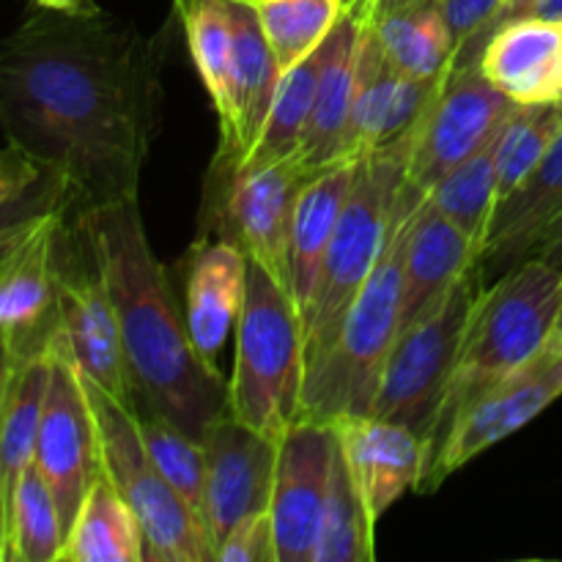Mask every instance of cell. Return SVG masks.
Masks as SVG:
<instances>
[{
	"instance_id": "cell-1",
	"label": "cell",
	"mask_w": 562,
	"mask_h": 562,
	"mask_svg": "<svg viewBox=\"0 0 562 562\" xmlns=\"http://www.w3.org/2000/svg\"><path fill=\"white\" fill-rule=\"evenodd\" d=\"M165 44L97 3H31L0 36V132L69 184L71 212L137 198L162 124Z\"/></svg>"
},
{
	"instance_id": "cell-2",
	"label": "cell",
	"mask_w": 562,
	"mask_h": 562,
	"mask_svg": "<svg viewBox=\"0 0 562 562\" xmlns=\"http://www.w3.org/2000/svg\"><path fill=\"white\" fill-rule=\"evenodd\" d=\"M113 294L132 409H151L201 439L228 412V379L192 344L168 272L154 256L137 198L77 209Z\"/></svg>"
},
{
	"instance_id": "cell-3",
	"label": "cell",
	"mask_w": 562,
	"mask_h": 562,
	"mask_svg": "<svg viewBox=\"0 0 562 562\" xmlns=\"http://www.w3.org/2000/svg\"><path fill=\"white\" fill-rule=\"evenodd\" d=\"M423 198L426 195L404 181L376 267L346 313L329 355L305 379L300 420L335 423L338 417L371 415L384 362L401 329L404 247L412 214Z\"/></svg>"
},
{
	"instance_id": "cell-4",
	"label": "cell",
	"mask_w": 562,
	"mask_h": 562,
	"mask_svg": "<svg viewBox=\"0 0 562 562\" xmlns=\"http://www.w3.org/2000/svg\"><path fill=\"white\" fill-rule=\"evenodd\" d=\"M560 311L562 269L538 256L525 258L481 291L434 426V453L456 417L483 390L530 360L547 344L549 335L558 329Z\"/></svg>"
},
{
	"instance_id": "cell-5",
	"label": "cell",
	"mask_w": 562,
	"mask_h": 562,
	"mask_svg": "<svg viewBox=\"0 0 562 562\" xmlns=\"http://www.w3.org/2000/svg\"><path fill=\"white\" fill-rule=\"evenodd\" d=\"M415 124L395 140L362 154L357 162L349 201H346L338 228L329 241L327 256H324L311 305L302 313L305 379L329 355L346 313L351 311L357 294L371 278L373 267L382 256L390 223H393L395 201L406 181Z\"/></svg>"
},
{
	"instance_id": "cell-6",
	"label": "cell",
	"mask_w": 562,
	"mask_h": 562,
	"mask_svg": "<svg viewBox=\"0 0 562 562\" xmlns=\"http://www.w3.org/2000/svg\"><path fill=\"white\" fill-rule=\"evenodd\" d=\"M305 335L289 291L258 263H247V291L236 322L228 412L278 442L302 417Z\"/></svg>"
},
{
	"instance_id": "cell-7",
	"label": "cell",
	"mask_w": 562,
	"mask_h": 562,
	"mask_svg": "<svg viewBox=\"0 0 562 562\" xmlns=\"http://www.w3.org/2000/svg\"><path fill=\"white\" fill-rule=\"evenodd\" d=\"M93 409L104 475L137 516L146 562H214L201 519L162 477L137 431L132 406L82 376Z\"/></svg>"
},
{
	"instance_id": "cell-8",
	"label": "cell",
	"mask_w": 562,
	"mask_h": 562,
	"mask_svg": "<svg viewBox=\"0 0 562 562\" xmlns=\"http://www.w3.org/2000/svg\"><path fill=\"white\" fill-rule=\"evenodd\" d=\"M483 289L486 280L481 269L472 267L437 305L401 327L384 362L371 415L412 428L434 448V426L442 409L445 390L467 322Z\"/></svg>"
},
{
	"instance_id": "cell-9",
	"label": "cell",
	"mask_w": 562,
	"mask_h": 562,
	"mask_svg": "<svg viewBox=\"0 0 562 562\" xmlns=\"http://www.w3.org/2000/svg\"><path fill=\"white\" fill-rule=\"evenodd\" d=\"M316 170L302 157L256 170H209L203 184L201 236L234 241L252 263L267 269L289 291V245L296 198ZM291 294V291H289Z\"/></svg>"
},
{
	"instance_id": "cell-10",
	"label": "cell",
	"mask_w": 562,
	"mask_h": 562,
	"mask_svg": "<svg viewBox=\"0 0 562 562\" xmlns=\"http://www.w3.org/2000/svg\"><path fill=\"white\" fill-rule=\"evenodd\" d=\"M58 335L82 376L132 406L113 294L91 241L71 212L58 239Z\"/></svg>"
},
{
	"instance_id": "cell-11",
	"label": "cell",
	"mask_w": 562,
	"mask_h": 562,
	"mask_svg": "<svg viewBox=\"0 0 562 562\" xmlns=\"http://www.w3.org/2000/svg\"><path fill=\"white\" fill-rule=\"evenodd\" d=\"M562 398V329L549 335L547 344L505 373L499 382L483 390L450 426L445 439L434 453L426 481L420 492H434L442 486L453 472L470 464L488 448L503 439L514 437L525 426H530L541 412H547L554 401Z\"/></svg>"
},
{
	"instance_id": "cell-12",
	"label": "cell",
	"mask_w": 562,
	"mask_h": 562,
	"mask_svg": "<svg viewBox=\"0 0 562 562\" xmlns=\"http://www.w3.org/2000/svg\"><path fill=\"white\" fill-rule=\"evenodd\" d=\"M519 108L521 104L497 91L477 66L450 69L434 102L415 124L406 184L428 195L450 170L492 143Z\"/></svg>"
},
{
	"instance_id": "cell-13",
	"label": "cell",
	"mask_w": 562,
	"mask_h": 562,
	"mask_svg": "<svg viewBox=\"0 0 562 562\" xmlns=\"http://www.w3.org/2000/svg\"><path fill=\"white\" fill-rule=\"evenodd\" d=\"M33 464L47 481L58 503L64 532H69L88 488L102 475V453L82 373L58 333L49 349V382Z\"/></svg>"
},
{
	"instance_id": "cell-14",
	"label": "cell",
	"mask_w": 562,
	"mask_h": 562,
	"mask_svg": "<svg viewBox=\"0 0 562 562\" xmlns=\"http://www.w3.org/2000/svg\"><path fill=\"white\" fill-rule=\"evenodd\" d=\"M338 434L329 423L300 420L278 439L269 516L278 562H313Z\"/></svg>"
},
{
	"instance_id": "cell-15",
	"label": "cell",
	"mask_w": 562,
	"mask_h": 562,
	"mask_svg": "<svg viewBox=\"0 0 562 562\" xmlns=\"http://www.w3.org/2000/svg\"><path fill=\"white\" fill-rule=\"evenodd\" d=\"M206 448V492L203 530L217 552L220 541L245 516L269 510L278 442L223 412L203 437Z\"/></svg>"
},
{
	"instance_id": "cell-16",
	"label": "cell",
	"mask_w": 562,
	"mask_h": 562,
	"mask_svg": "<svg viewBox=\"0 0 562 562\" xmlns=\"http://www.w3.org/2000/svg\"><path fill=\"white\" fill-rule=\"evenodd\" d=\"M69 212L47 214L0 252V329L14 355L44 349L58 333V239Z\"/></svg>"
},
{
	"instance_id": "cell-17",
	"label": "cell",
	"mask_w": 562,
	"mask_h": 562,
	"mask_svg": "<svg viewBox=\"0 0 562 562\" xmlns=\"http://www.w3.org/2000/svg\"><path fill=\"white\" fill-rule=\"evenodd\" d=\"M329 426L338 434L340 453L373 525L426 481L434 448L412 428L376 415L338 417Z\"/></svg>"
},
{
	"instance_id": "cell-18",
	"label": "cell",
	"mask_w": 562,
	"mask_h": 562,
	"mask_svg": "<svg viewBox=\"0 0 562 562\" xmlns=\"http://www.w3.org/2000/svg\"><path fill=\"white\" fill-rule=\"evenodd\" d=\"M247 263L250 258L223 236H201L181 261L184 278L187 333L195 349L214 362L236 329L247 291Z\"/></svg>"
},
{
	"instance_id": "cell-19",
	"label": "cell",
	"mask_w": 562,
	"mask_h": 562,
	"mask_svg": "<svg viewBox=\"0 0 562 562\" xmlns=\"http://www.w3.org/2000/svg\"><path fill=\"white\" fill-rule=\"evenodd\" d=\"M362 5L366 0H355L346 5L338 25L324 38L316 99H313L311 124H307V135L300 151L302 162L311 170H324L340 159H355L346 151V143H349L351 104H355Z\"/></svg>"
},
{
	"instance_id": "cell-20",
	"label": "cell",
	"mask_w": 562,
	"mask_h": 562,
	"mask_svg": "<svg viewBox=\"0 0 562 562\" xmlns=\"http://www.w3.org/2000/svg\"><path fill=\"white\" fill-rule=\"evenodd\" d=\"M477 71L519 104L562 99V22L521 16L486 38Z\"/></svg>"
},
{
	"instance_id": "cell-21",
	"label": "cell",
	"mask_w": 562,
	"mask_h": 562,
	"mask_svg": "<svg viewBox=\"0 0 562 562\" xmlns=\"http://www.w3.org/2000/svg\"><path fill=\"white\" fill-rule=\"evenodd\" d=\"M562 209V132L541 162L494 206L492 223L483 236L477 269L483 280H497L516 263L530 258L549 220ZM492 280V283H494Z\"/></svg>"
},
{
	"instance_id": "cell-22",
	"label": "cell",
	"mask_w": 562,
	"mask_h": 562,
	"mask_svg": "<svg viewBox=\"0 0 562 562\" xmlns=\"http://www.w3.org/2000/svg\"><path fill=\"white\" fill-rule=\"evenodd\" d=\"M234 20V124L220 137L212 170H234L261 140L280 82V66L250 5L231 0Z\"/></svg>"
},
{
	"instance_id": "cell-23",
	"label": "cell",
	"mask_w": 562,
	"mask_h": 562,
	"mask_svg": "<svg viewBox=\"0 0 562 562\" xmlns=\"http://www.w3.org/2000/svg\"><path fill=\"white\" fill-rule=\"evenodd\" d=\"M477 256H481L477 241L423 198L417 212L412 214L409 234H406L401 327L437 305L459 283L461 274L477 267Z\"/></svg>"
},
{
	"instance_id": "cell-24",
	"label": "cell",
	"mask_w": 562,
	"mask_h": 562,
	"mask_svg": "<svg viewBox=\"0 0 562 562\" xmlns=\"http://www.w3.org/2000/svg\"><path fill=\"white\" fill-rule=\"evenodd\" d=\"M357 162L360 159H340L316 170L296 198L289 245V291L300 316L316 291L324 256L355 184Z\"/></svg>"
},
{
	"instance_id": "cell-25",
	"label": "cell",
	"mask_w": 562,
	"mask_h": 562,
	"mask_svg": "<svg viewBox=\"0 0 562 562\" xmlns=\"http://www.w3.org/2000/svg\"><path fill=\"white\" fill-rule=\"evenodd\" d=\"M366 20L401 75L434 80L450 69L453 42L439 0H366Z\"/></svg>"
},
{
	"instance_id": "cell-26",
	"label": "cell",
	"mask_w": 562,
	"mask_h": 562,
	"mask_svg": "<svg viewBox=\"0 0 562 562\" xmlns=\"http://www.w3.org/2000/svg\"><path fill=\"white\" fill-rule=\"evenodd\" d=\"M49 349L53 340L44 349L14 355L3 415H0V486H3L5 508L11 505L16 483L36 456L38 423H42L49 382Z\"/></svg>"
},
{
	"instance_id": "cell-27",
	"label": "cell",
	"mask_w": 562,
	"mask_h": 562,
	"mask_svg": "<svg viewBox=\"0 0 562 562\" xmlns=\"http://www.w3.org/2000/svg\"><path fill=\"white\" fill-rule=\"evenodd\" d=\"M58 562H146L137 516L104 470L88 488Z\"/></svg>"
},
{
	"instance_id": "cell-28",
	"label": "cell",
	"mask_w": 562,
	"mask_h": 562,
	"mask_svg": "<svg viewBox=\"0 0 562 562\" xmlns=\"http://www.w3.org/2000/svg\"><path fill=\"white\" fill-rule=\"evenodd\" d=\"M192 64L217 113L220 137L234 124V20L231 0H173Z\"/></svg>"
},
{
	"instance_id": "cell-29",
	"label": "cell",
	"mask_w": 562,
	"mask_h": 562,
	"mask_svg": "<svg viewBox=\"0 0 562 562\" xmlns=\"http://www.w3.org/2000/svg\"><path fill=\"white\" fill-rule=\"evenodd\" d=\"M322 47L324 42L311 55H305L300 64H294L291 69H285L280 75L272 110H269L267 126L261 132V140L247 154L245 162L236 165L234 170H256L263 168V165L280 162V159L296 157L302 151L307 124H311L313 99H316ZM217 173H231V170H217Z\"/></svg>"
},
{
	"instance_id": "cell-30",
	"label": "cell",
	"mask_w": 562,
	"mask_h": 562,
	"mask_svg": "<svg viewBox=\"0 0 562 562\" xmlns=\"http://www.w3.org/2000/svg\"><path fill=\"white\" fill-rule=\"evenodd\" d=\"M250 5L280 71L300 64L329 36L346 0H239Z\"/></svg>"
},
{
	"instance_id": "cell-31",
	"label": "cell",
	"mask_w": 562,
	"mask_h": 562,
	"mask_svg": "<svg viewBox=\"0 0 562 562\" xmlns=\"http://www.w3.org/2000/svg\"><path fill=\"white\" fill-rule=\"evenodd\" d=\"M401 71L390 64L384 49L379 47L376 36L371 33L366 20V5H362V33H360V55H357V82H355V104H351L349 121V143L346 151L349 157L360 159L362 154L382 146L384 126H387L390 108H393L395 88H398Z\"/></svg>"
},
{
	"instance_id": "cell-32",
	"label": "cell",
	"mask_w": 562,
	"mask_h": 562,
	"mask_svg": "<svg viewBox=\"0 0 562 562\" xmlns=\"http://www.w3.org/2000/svg\"><path fill=\"white\" fill-rule=\"evenodd\" d=\"M373 532L376 525L362 505L338 445L313 562H373Z\"/></svg>"
},
{
	"instance_id": "cell-33",
	"label": "cell",
	"mask_w": 562,
	"mask_h": 562,
	"mask_svg": "<svg viewBox=\"0 0 562 562\" xmlns=\"http://www.w3.org/2000/svg\"><path fill=\"white\" fill-rule=\"evenodd\" d=\"M66 532L58 503L36 464L25 470L9 505L5 562H58Z\"/></svg>"
},
{
	"instance_id": "cell-34",
	"label": "cell",
	"mask_w": 562,
	"mask_h": 562,
	"mask_svg": "<svg viewBox=\"0 0 562 562\" xmlns=\"http://www.w3.org/2000/svg\"><path fill=\"white\" fill-rule=\"evenodd\" d=\"M503 135V132H499ZM499 135L492 143L472 154L467 162L450 170L437 187L426 195L437 212L453 220L470 239L483 245L488 223H492L494 206H497V143Z\"/></svg>"
},
{
	"instance_id": "cell-35",
	"label": "cell",
	"mask_w": 562,
	"mask_h": 562,
	"mask_svg": "<svg viewBox=\"0 0 562 562\" xmlns=\"http://www.w3.org/2000/svg\"><path fill=\"white\" fill-rule=\"evenodd\" d=\"M132 415H135L137 431H140L143 445L157 470L203 525V492H206V448L203 442L151 409H132Z\"/></svg>"
},
{
	"instance_id": "cell-36",
	"label": "cell",
	"mask_w": 562,
	"mask_h": 562,
	"mask_svg": "<svg viewBox=\"0 0 562 562\" xmlns=\"http://www.w3.org/2000/svg\"><path fill=\"white\" fill-rule=\"evenodd\" d=\"M562 132V99L521 104L497 143V203L541 162Z\"/></svg>"
},
{
	"instance_id": "cell-37",
	"label": "cell",
	"mask_w": 562,
	"mask_h": 562,
	"mask_svg": "<svg viewBox=\"0 0 562 562\" xmlns=\"http://www.w3.org/2000/svg\"><path fill=\"white\" fill-rule=\"evenodd\" d=\"M60 209H75L69 184L53 170H44L25 192L0 203V252L27 234L38 220Z\"/></svg>"
},
{
	"instance_id": "cell-38",
	"label": "cell",
	"mask_w": 562,
	"mask_h": 562,
	"mask_svg": "<svg viewBox=\"0 0 562 562\" xmlns=\"http://www.w3.org/2000/svg\"><path fill=\"white\" fill-rule=\"evenodd\" d=\"M214 562H278L274 527L269 510L245 516L220 541Z\"/></svg>"
},
{
	"instance_id": "cell-39",
	"label": "cell",
	"mask_w": 562,
	"mask_h": 562,
	"mask_svg": "<svg viewBox=\"0 0 562 562\" xmlns=\"http://www.w3.org/2000/svg\"><path fill=\"white\" fill-rule=\"evenodd\" d=\"M439 3H442V14L445 22H448L456 58V55L464 53V49L481 36L483 27L497 16V11L503 9L505 0H439Z\"/></svg>"
},
{
	"instance_id": "cell-40",
	"label": "cell",
	"mask_w": 562,
	"mask_h": 562,
	"mask_svg": "<svg viewBox=\"0 0 562 562\" xmlns=\"http://www.w3.org/2000/svg\"><path fill=\"white\" fill-rule=\"evenodd\" d=\"M42 173L44 170L14 146H0V203L25 192Z\"/></svg>"
},
{
	"instance_id": "cell-41",
	"label": "cell",
	"mask_w": 562,
	"mask_h": 562,
	"mask_svg": "<svg viewBox=\"0 0 562 562\" xmlns=\"http://www.w3.org/2000/svg\"><path fill=\"white\" fill-rule=\"evenodd\" d=\"M530 256L543 258V261H549L552 267L562 269V209L549 220L547 228L541 231V236H538L536 241V250H532Z\"/></svg>"
},
{
	"instance_id": "cell-42",
	"label": "cell",
	"mask_w": 562,
	"mask_h": 562,
	"mask_svg": "<svg viewBox=\"0 0 562 562\" xmlns=\"http://www.w3.org/2000/svg\"><path fill=\"white\" fill-rule=\"evenodd\" d=\"M11 368H14V349H11V338L0 329V415H3L5 390H9Z\"/></svg>"
},
{
	"instance_id": "cell-43",
	"label": "cell",
	"mask_w": 562,
	"mask_h": 562,
	"mask_svg": "<svg viewBox=\"0 0 562 562\" xmlns=\"http://www.w3.org/2000/svg\"><path fill=\"white\" fill-rule=\"evenodd\" d=\"M33 5H38V9H49V11H75V9H82V5L93 3V0H31Z\"/></svg>"
},
{
	"instance_id": "cell-44",
	"label": "cell",
	"mask_w": 562,
	"mask_h": 562,
	"mask_svg": "<svg viewBox=\"0 0 562 562\" xmlns=\"http://www.w3.org/2000/svg\"><path fill=\"white\" fill-rule=\"evenodd\" d=\"M5 549H9V508H5L3 486H0V562H5Z\"/></svg>"
},
{
	"instance_id": "cell-45",
	"label": "cell",
	"mask_w": 562,
	"mask_h": 562,
	"mask_svg": "<svg viewBox=\"0 0 562 562\" xmlns=\"http://www.w3.org/2000/svg\"><path fill=\"white\" fill-rule=\"evenodd\" d=\"M514 3H519V0H505V3H503V9H505V5H514Z\"/></svg>"
},
{
	"instance_id": "cell-46",
	"label": "cell",
	"mask_w": 562,
	"mask_h": 562,
	"mask_svg": "<svg viewBox=\"0 0 562 562\" xmlns=\"http://www.w3.org/2000/svg\"><path fill=\"white\" fill-rule=\"evenodd\" d=\"M558 327L562 329V311H560V324H558Z\"/></svg>"
},
{
	"instance_id": "cell-47",
	"label": "cell",
	"mask_w": 562,
	"mask_h": 562,
	"mask_svg": "<svg viewBox=\"0 0 562 562\" xmlns=\"http://www.w3.org/2000/svg\"><path fill=\"white\" fill-rule=\"evenodd\" d=\"M346 3H355V0H346Z\"/></svg>"
}]
</instances>
